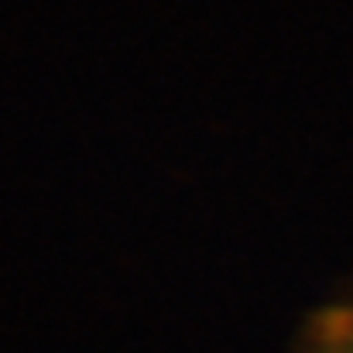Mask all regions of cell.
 <instances>
[{
  "instance_id": "6da1fadb",
  "label": "cell",
  "mask_w": 353,
  "mask_h": 353,
  "mask_svg": "<svg viewBox=\"0 0 353 353\" xmlns=\"http://www.w3.org/2000/svg\"><path fill=\"white\" fill-rule=\"evenodd\" d=\"M309 340L312 353H353V312H330Z\"/></svg>"
}]
</instances>
